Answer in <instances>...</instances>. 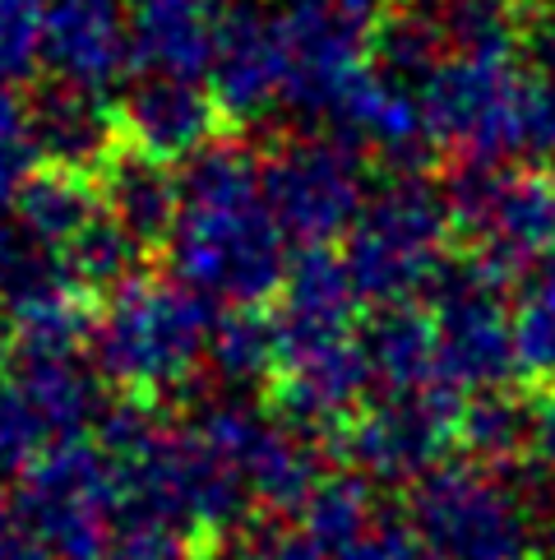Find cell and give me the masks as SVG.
Instances as JSON below:
<instances>
[{
    "instance_id": "cell-1",
    "label": "cell",
    "mask_w": 555,
    "mask_h": 560,
    "mask_svg": "<svg viewBox=\"0 0 555 560\" xmlns=\"http://www.w3.org/2000/svg\"><path fill=\"white\" fill-rule=\"evenodd\" d=\"M167 265L176 283L227 311H260L287 283V236L264 195V167L241 144H213L181 172Z\"/></svg>"
},
{
    "instance_id": "cell-2",
    "label": "cell",
    "mask_w": 555,
    "mask_h": 560,
    "mask_svg": "<svg viewBox=\"0 0 555 560\" xmlns=\"http://www.w3.org/2000/svg\"><path fill=\"white\" fill-rule=\"evenodd\" d=\"M435 153L463 167H555V84L509 56L449 51L422 84Z\"/></svg>"
},
{
    "instance_id": "cell-3",
    "label": "cell",
    "mask_w": 555,
    "mask_h": 560,
    "mask_svg": "<svg viewBox=\"0 0 555 560\" xmlns=\"http://www.w3.org/2000/svg\"><path fill=\"white\" fill-rule=\"evenodd\" d=\"M213 319L204 296L176 278L134 273L103 296L93 329V362L134 408L181 394L209 362Z\"/></svg>"
},
{
    "instance_id": "cell-4",
    "label": "cell",
    "mask_w": 555,
    "mask_h": 560,
    "mask_svg": "<svg viewBox=\"0 0 555 560\" xmlns=\"http://www.w3.org/2000/svg\"><path fill=\"white\" fill-rule=\"evenodd\" d=\"M453 246L449 195L422 176H393L370 199L343 242V265L362 302L385 311L408 306L416 292L440 288Z\"/></svg>"
},
{
    "instance_id": "cell-5",
    "label": "cell",
    "mask_w": 555,
    "mask_h": 560,
    "mask_svg": "<svg viewBox=\"0 0 555 560\" xmlns=\"http://www.w3.org/2000/svg\"><path fill=\"white\" fill-rule=\"evenodd\" d=\"M449 213L459 265L495 288L555 259V167H459Z\"/></svg>"
},
{
    "instance_id": "cell-6",
    "label": "cell",
    "mask_w": 555,
    "mask_h": 560,
    "mask_svg": "<svg viewBox=\"0 0 555 560\" xmlns=\"http://www.w3.org/2000/svg\"><path fill=\"white\" fill-rule=\"evenodd\" d=\"M260 167L278 228L287 246H302V255L329 250L339 236L347 242L370 199L362 186V158L339 139H283L260 158Z\"/></svg>"
},
{
    "instance_id": "cell-7",
    "label": "cell",
    "mask_w": 555,
    "mask_h": 560,
    "mask_svg": "<svg viewBox=\"0 0 555 560\" xmlns=\"http://www.w3.org/2000/svg\"><path fill=\"white\" fill-rule=\"evenodd\" d=\"M389 5L362 0H273V24L287 56V103L329 121L333 103L370 66L375 28Z\"/></svg>"
},
{
    "instance_id": "cell-8",
    "label": "cell",
    "mask_w": 555,
    "mask_h": 560,
    "mask_svg": "<svg viewBox=\"0 0 555 560\" xmlns=\"http://www.w3.org/2000/svg\"><path fill=\"white\" fill-rule=\"evenodd\" d=\"M505 288H495L477 269L453 265L435 288V338H440V366L453 394H500L519 371V329L505 306Z\"/></svg>"
},
{
    "instance_id": "cell-9",
    "label": "cell",
    "mask_w": 555,
    "mask_h": 560,
    "mask_svg": "<svg viewBox=\"0 0 555 560\" xmlns=\"http://www.w3.org/2000/svg\"><path fill=\"white\" fill-rule=\"evenodd\" d=\"M416 524L449 560H519L523 510L482 468H440L416 487Z\"/></svg>"
},
{
    "instance_id": "cell-10",
    "label": "cell",
    "mask_w": 555,
    "mask_h": 560,
    "mask_svg": "<svg viewBox=\"0 0 555 560\" xmlns=\"http://www.w3.org/2000/svg\"><path fill=\"white\" fill-rule=\"evenodd\" d=\"M209 93L232 135L255 130L287 103V56L273 24V5L236 0L223 10L217 51L209 66Z\"/></svg>"
},
{
    "instance_id": "cell-11",
    "label": "cell",
    "mask_w": 555,
    "mask_h": 560,
    "mask_svg": "<svg viewBox=\"0 0 555 560\" xmlns=\"http://www.w3.org/2000/svg\"><path fill=\"white\" fill-rule=\"evenodd\" d=\"M111 495H116V482L103 454H93L88 445H56L51 454L33 458L28 468L24 510H28L33 537L84 560L107 537Z\"/></svg>"
},
{
    "instance_id": "cell-12",
    "label": "cell",
    "mask_w": 555,
    "mask_h": 560,
    "mask_svg": "<svg viewBox=\"0 0 555 560\" xmlns=\"http://www.w3.org/2000/svg\"><path fill=\"white\" fill-rule=\"evenodd\" d=\"M116 126H121V149L176 172H186L194 158H204L227 135L223 112L204 84L163 74L134 79L116 103Z\"/></svg>"
},
{
    "instance_id": "cell-13",
    "label": "cell",
    "mask_w": 555,
    "mask_h": 560,
    "mask_svg": "<svg viewBox=\"0 0 555 560\" xmlns=\"http://www.w3.org/2000/svg\"><path fill=\"white\" fill-rule=\"evenodd\" d=\"M47 70L61 89L107 97L134 70V28L121 0H47Z\"/></svg>"
},
{
    "instance_id": "cell-14",
    "label": "cell",
    "mask_w": 555,
    "mask_h": 560,
    "mask_svg": "<svg viewBox=\"0 0 555 560\" xmlns=\"http://www.w3.org/2000/svg\"><path fill=\"white\" fill-rule=\"evenodd\" d=\"M329 126L339 130L347 144L385 158L399 176H412L435 153L422 89L385 74L375 61L343 89V97L329 112Z\"/></svg>"
},
{
    "instance_id": "cell-15",
    "label": "cell",
    "mask_w": 555,
    "mask_h": 560,
    "mask_svg": "<svg viewBox=\"0 0 555 560\" xmlns=\"http://www.w3.org/2000/svg\"><path fill=\"white\" fill-rule=\"evenodd\" d=\"M459 394L426 398H385L343 431L347 454L375 477H412L422 472L445 440H459Z\"/></svg>"
},
{
    "instance_id": "cell-16",
    "label": "cell",
    "mask_w": 555,
    "mask_h": 560,
    "mask_svg": "<svg viewBox=\"0 0 555 560\" xmlns=\"http://www.w3.org/2000/svg\"><path fill=\"white\" fill-rule=\"evenodd\" d=\"M223 10L227 5L217 0H139L130 5L134 70L200 84L213 66Z\"/></svg>"
},
{
    "instance_id": "cell-17",
    "label": "cell",
    "mask_w": 555,
    "mask_h": 560,
    "mask_svg": "<svg viewBox=\"0 0 555 560\" xmlns=\"http://www.w3.org/2000/svg\"><path fill=\"white\" fill-rule=\"evenodd\" d=\"M33 135L43 167H61L79 176H103L121 153V126L107 97H88L74 89H47L33 103Z\"/></svg>"
},
{
    "instance_id": "cell-18",
    "label": "cell",
    "mask_w": 555,
    "mask_h": 560,
    "mask_svg": "<svg viewBox=\"0 0 555 560\" xmlns=\"http://www.w3.org/2000/svg\"><path fill=\"white\" fill-rule=\"evenodd\" d=\"M19 218V242H28L33 250L56 255L70 265V255L79 242L107 218V199L97 176H79L61 167H43L24 186V195L14 199Z\"/></svg>"
},
{
    "instance_id": "cell-19",
    "label": "cell",
    "mask_w": 555,
    "mask_h": 560,
    "mask_svg": "<svg viewBox=\"0 0 555 560\" xmlns=\"http://www.w3.org/2000/svg\"><path fill=\"white\" fill-rule=\"evenodd\" d=\"M97 182H103L107 213L121 223V232L139 246V255L167 250L176 213H181V172L121 149Z\"/></svg>"
},
{
    "instance_id": "cell-20",
    "label": "cell",
    "mask_w": 555,
    "mask_h": 560,
    "mask_svg": "<svg viewBox=\"0 0 555 560\" xmlns=\"http://www.w3.org/2000/svg\"><path fill=\"white\" fill-rule=\"evenodd\" d=\"M366 352L385 398L453 394L440 366V338H435L430 311H412V306L385 311L366 334Z\"/></svg>"
},
{
    "instance_id": "cell-21",
    "label": "cell",
    "mask_w": 555,
    "mask_h": 560,
    "mask_svg": "<svg viewBox=\"0 0 555 560\" xmlns=\"http://www.w3.org/2000/svg\"><path fill=\"white\" fill-rule=\"evenodd\" d=\"M5 371L24 389L47 435H74L97 417V380L79 357H19L5 362Z\"/></svg>"
},
{
    "instance_id": "cell-22",
    "label": "cell",
    "mask_w": 555,
    "mask_h": 560,
    "mask_svg": "<svg viewBox=\"0 0 555 560\" xmlns=\"http://www.w3.org/2000/svg\"><path fill=\"white\" fill-rule=\"evenodd\" d=\"M209 362L227 385H264L278 371V329L273 315L264 311H223L213 319V343H209Z\"/></svg>"
},
{
    "instance_id": "cell-23",
    "label": "cell",
    "mask_w": 555,
    "mask_h": 560,
    "mask_svg": "<svg viewBox=\"0 0 555 560\" xmlns=\"http://www.w3.org/2000/svg\"><path fill=\"white\" fill-rule=\"evenodd\" d=\"M519 329V371L538 394H555V259L532 278L528 296L513 311Z\"/></svg>"
},
{
    "instance_id": "cell-24",
    "label": "cell",
    "mask_w": 555,
    "mask_h": 560,
    "mask_svg": "<svg viewBox=\"0 0 555 560\" xmlns=\"http://www.w3.org/2000/svg\"><path fill=\"white\" fill-rule=\"evenodd\" d=\"M459 440L477 458L495 464V458H509L513 450L532 445V412L509 404L505 389L500 394H477L459 412Z\"/></svg>"
},
{
    "instance_id": "cell-25",
    "label": "cell",
    "mask_w": 555,
    "mask_h": 560,
    "mask_svg": "<svg viewBox=\"0 0 555 560\" xmlns=\"http://www.w3.org/2000/svg\"><path fill=\"white\" fill-rule=\"evenodd\" d=\"M47 0H0V89H14L43 66Z\"/></svg>"
},
{
    "instance_id": "cell-26",
    "label": "cell",
    "mask_w": 555,
    "mask_h": 560,
    "mask_svg": "<svg viewBox=\"0 0 555 560\" xmlns=\"http://www.w3.org/2000/svg\"><path fill=\"white\" fill-rule=\"evenodd\" d=\"M37 172L43 153L33 135V107L14 89H0V209L14 205Z\"/></svg>"
},
{
    "instance_id": "cell-27",
    "label": "cell",
    "mask_w": 555,
    "mask_h": 560,
    "mask_svg": "<svg viewBox=\"0 0 555 560\" xmlns=\"http://www.w3.org/2000/svg\"><path fill=\"white\" fill-rule=\"evenodd\" d=\"M310 524H315V537H324V542H339V547H356V537H362V524H366V491L362 482H320L310 495Z\"/></svg>"
},
{
    "instance_id": "cell-28",
    "label": "cell",
    "mask_w": 555,
    "mask_h": 560,
    "mask_svg": "<svg viewBox=\"0 0 555 560\" xmlns=\"http://www.w3.org/2000/svg\"><path fill=\"white\" fill-rule=\"evenodd\" d=\"M43 422H37L33 404L24 398V389L14 385L10 371H0V472L24 468L37 454V440H43Z\"/></svg>"
},
{
    "instance_id": "cell-29",
    "label": "cell",
    "mask_w": 555,
    "mask_h": 560,
    "mask_svg": "<svg viewBox=\"0 0 555 560\" xmlns=\"http://www.w3.org/2000/svg\"><path fill=\"white\" fill-rule=\"evenodd\" d=\"M523 61L538 70L542 79L555 84V10L551 5H532L528 14V33H523Z\"/></svg>"
},
{
    "instance_id": "cell-30",
    "label": "cell",
    "mask_w": 555,
    "mask_h": 560,
    "mask_svg": "<svg viewBox=\"0 0 555 560\" xmlns=\"http://www.w3.org/2000/svg\"><path fill=\"white\" fill-rule=\"evenodd\" d=\"M352 560H435V556L399 528H375V533H366V542H356Z\"/></svg>"
},
{
    "instance_id": "cell-31",
    "label": "cell",
    "mask_w": 555,
    "mask_h": 560,
    "mask_svg": "<svg viewBox=\"0 0 555 560\" xmlns=\"http://www.w3.org/2000/svg\"><path fill=\"white\" fill-rule=\"evenodd\" d=\"M111 560H176V542H172V533H167V528L149 524V528L126 533L121 542H116Z\"/></svg>"
},
{
    "instance_id": "cell-32",
    "label": "cell",
    "mask_w": 555,
    "mask_h": 560,
    "mask_svg": "<svg viewBox=\"0 0 555 560\" xmlns=\"http://www.w3.org/2000/svg\"><path fill=\"white\" fill-rule=\"evenodd\" d=\"M532 450L555 472V394H542V408L532 412Z\"/></svg>"
},
{
    "instance_id": "cell-33",
    "label": "cell",
    "mask_w": 555,
    "mask_h": 560,
    "mask_svg": "<svg viewBox=\"0 0 555 560\" xmlns=\"http://www.w3.org/2000/svg\"><path fill=\"white\" fill-rule=\"evenodd\" d=\"M5 250H10V236L0 232V269H5Z\"/></svg>"
},
{
    "instance_id": "cell-34",
    "label": "cell",
    "mask_w": 555,
    "mask_h": 560,
    "mask_svg": "<svg viewBox=\"0 0 555 560\" xmlns=\"http://www.w3.org/2000/svg\"><path fill=\"white\" fill-rule=\"evenodd\" d=\"M362 5H389V0H362Z\"/></svg>"
},
{
    "instance_id": "cell-35",
    "label": "cell",
    "mask_w": 555,
    "mask_h": 560,
    "mask_svg": "<svg viewBox=\"0 0 555 560\" xmlns=\"http://www.w3.org/2000/svg\"><path fill=\"white\" fill-rule=\"evenodd\" d=\"M430 5H440V0H430Z\"/></svg>"
}]
</instances>
